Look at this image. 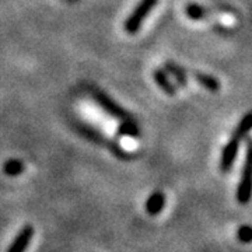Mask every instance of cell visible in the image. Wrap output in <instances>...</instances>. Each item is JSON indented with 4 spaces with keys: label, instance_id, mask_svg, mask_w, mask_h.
I'll return each mask as SVG.
<instances>
[{
    "label": "cell",
    "instance_id": "6da1fadb",
    "mask_svg": "<svg viewBox=\"0 0 252 252\" xmlns=\"http://www.w3.org/2000/svg\"><path fill=\"white\" fill-rule=\"evenodd\" d=\"M157 1L158 0H140L137 3V6L127 16V18L125 20V24H124V28L127 34L133 35L142 28L144 20L152 13V10L157 6Z\"/></svg>",
    "mask_w": 252,
    "mask_h": 252
},
{
    "label": "cell",
    "instance_id": "7a4b0ae2",
    "mask_svg": "<svg viewBox=\"0 0 252 252\" xmlns=\"http://www.w3.org/2000/svg\"><path fill=\"white\" fill-rule=\"evenodd\" d=\"M93 98L97 102L99 108L102 109L105 114H108L109 117L114 118V119H118V121H130V119H133L132 115L126 109L122 108L117 101H114L105 93L94 90L93 91Z\"/></svg>",
    "mask_w": 252,
    "mask_h": 252
},
{
    "label": "cell",
    "instance_id": "3957f363",
    "mask_svg": "<svg viewBox=\"0 0 252 252\" xmlns=\"http://www.w3.org/2000/svg\"><path fill=\"white\" fill-rule=\"evenodd\" d=\"M251 199V168H250V147L247 152V161L244 165L241 180L237 188V202L240 205H247Z\"/></svg>",
    "mask_w": 252,
    "mask_h": 252
},
{
    "label": "cell",
    "instance_id": "277c9868",
    "mask_svg": "<svg viewBox=\"0 0 252 252\" xmlns=\"http://www.w3.org/2000/svg\"><path fill=\"white\" fill-rule=\"evenodd\" d=\"M240 139L235 136H231V139L227 142L223 152H221V158H220V170L221 172H230L233 165H234L237 156L240 152Z\"/></svg>",
    "mask_w": 252,
    "mask_h": 252
},
{
    "label": "cell",
    "instance_id": "5b68a950",
    "mask_svg": "<svg viewBox=\"0 0 252 252\" xmlns=\"http://www.w3.org/2000/svg\"><path fill=\"white\" fill-rule=\"evenodd\" d=\"M32 237H34V227L31 224H26L11 241L7 252H26L32 241Z\"/></svg>",
    "mask_w": 252,
    "mask_h": 252
},
{
    "label": "cell",
    "instance_id": "8992f818",
    "mask_svg": "<svg viewBox=\"0 0 252 252\" xmlns=\"http://www.w3.org/2000/svg\"><path fill=\"white\" fill-rule=\"evenodd\" d=\"M144 207H146V212L150 216L160 215L164 210V207H165V195L162 193L161 190H156L147 198Z\"/></svg>",
    "mask_w": 252,
    "mask_h": 252
},
{
    "label": "cell",
    "instance_id": "52a82bcc",
    "mask_svg": "<svg viewBox=\"0 0 252 252\" xmlns=\"http://www.w3.org/2000/svg\"><path fill=\"white\" fill-rule=\"evenodd\" d=\"M153 77L154 81H156V84H157L167 95H175L177 87H175V84L172 83L171 79L168 77V74H167V72H165L164 69H156L153 72Z\"/></svg>",
    "mask_w": 252,
    "mask_h": 252
},
{
    "label": "cell",
    "instance_id": "ba28073f",
    "mask_svg": "<svg viewBox=\"0 0 252 252\" xmlns=\"http://www.w3.org/2000/svg\"><path fill=\"white\" fill-rule=\"evenodd\" d=\"M193 79L198 81L202 87H205V89L210 91V93H217V91L220 90V87H221L220 81L217 80L215 76L207 74V73L193 72Z\"/></svg>",
    "mask_w": 252,
    "mask_h": 252
},
{
    "label": "cell",
    "instance_id": "9c48e42d",
    "mask_svg": "<svg viewBox=\"0 0 252 252\" xmlns=\"http://www.w3.org/2000/svg\"><path fill=\"white\" fill-rule=\"evenodd\" d=\"M165 70L174 76V79H175V81H177L180 86L185 87V86L188 84L187 72H185V69H184V67H181L180 64H177V63H174V62H167L165 63Z\"/></svg>",
    "mask_w": 252,
    "mask_h": 252
},
{
    "label": "cell",
    "instance_id": "30bf717a",
    "mask_svg": "<svg viewBox=\"0 0 252 252\" xmlns=\"http://www.w3.org/2000/svg\"><path fill=\"white\" fill-rule=\"evenodd\" d=\"M251 127H252V112L250 111V112H247V114L240 119L238 125L235 126L233 136H235L237 139H240V140H241L243 137H245V136L250 133Z\"/></svg>",
    "mask_w": 252,
    "mask_h": 252
},
{
    "label": "cell",
    "instance_id": "8fae6325",
    "mask_svg": "<svg viewBox=\"0 0 252 252\" xmlns=\"http://www.w3.org/2000/svg\"><path fill=\"white\" fill-rule=\"evenodd\" d=\"M26 170L24 164L20 161V160H16V158H11V160H7V161L3 164V172L9 177H17L20 174H23Z\"/></svg>",
    "mask_w": 252,
    "mask_h": 252
},
{
    "label": "cell",
    "instance_id": "7c38bea8",
    "mask_svg": "<svg viewBox=\"0 0 252 252\" xmlns=\"http://www.w3.org/2000/svg\"><path fill=\"white\" fill-rule=\"evenodd\" d=\"M119 133L124 136H130V137L139 136V127L136 125L135 119H130V121H121Z\"/></svg>",
    "mask_w": 252,
    "mask_h": 252
},
{
    "label": "cell",
    "instance_id": "4fadbf2b",
    "mask_svg": "<svg viewBox=\"0 0 252 252\" xmlns=\"http://www.w3.org/2000/svg\"><path fill=\"white\" fill-rule=\"evenodd\" d=\"M187 16H188L190 20H203V18L207 16V11L205 7H202L200 4H196V3H192V4H188L187 6V10H185Z\"/></svg>",
    "mask_w": 252,
    "mask_h": 252
},
{
    "label": "cell",
    "instance_id": "5bb4252c",
    "mask_svg": "<svg viewBox=\"0 0 252 252\" xmlns=\"http://www.w3.org/2000/svg\"><path fill=\"white\" fill-rule=\"evenodd\" d=\"M237 238L240 243L244 244H250L252 240V228L251 225L245 224L241 225L238 230H237Z\"/></svg>",
    "mask_w": 252,
    "mask_h": 252
}]
</instances>
